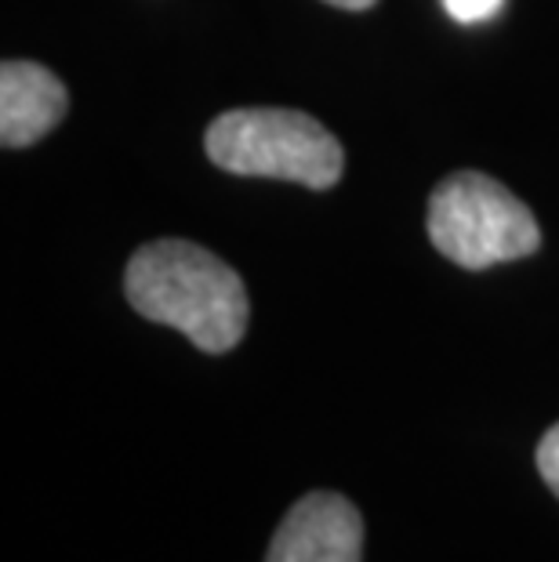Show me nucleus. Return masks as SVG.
Masks as SVG:
<instances>
[{
  "label": "nucleus",
  "instance_id": "f257e3e1",
  "mask_svg": "<svg viewBox=\"0 0 559 562\" xmlns=\"http://www.w3.org/2000/svg\"><path fill=\"white\" fill-rule=\"evenodd\" d=\"M124 294L138 316L182 330L200 352H230L244 338L251 302L236 272L189 240H157L127 261Z\"/></svg>",
  "mask_w": 559,
  "mask_h": 562
},
{
  "label": "nucleus",
  "instance_id": "f03ea898",
  "mask_svg": "<svg viewBox=\"0 0 559 562\" xmlns=\"http://www.w3.org/2000/svg\"><path fill=\"white\" fill-rule=\"evenodd\" d=\"M208 157L244 178H280L331 189L342 178V146L331 131L299 110H230L208 127Z\"/></svg>",
  "mask_w": 559,
  "mask_h": 562
},
{
  "label": "nucleus",
  "instance_id": "7ed1b4c3",
  "mask_svg": "<svg viewBox=\"0 0 559 562\" xmlns=\"http://www.w3.org/2000/svg\"><path fill=\"white\" fill-rule=\"evenodd\" d=\"M429 240L461 269H491L534 255L541 229L527 203L491 175L458 171L429 200Z\"/></svg>",
  "mask_w": 559,
  "mask_h": 562
},
{
  "label": "nucleus",
  "instance_id": "20e7f679",
  "mask_svg": "<svg viewBox=\"0 0 559 562\" xmlns=\"http://www.w3.org/2000/svg\"><path fill=\"white\" fill-rule=\"evenodd\" d=\"M364 519L349 497L316 490L294 501L269 541L266 562H360Z\"/></svg>",
  "mask_w": 559,
  "mask_h": 562
},
{
  "label": "nucleus",
  "instance_id": "39448f33",
  "mask_svg": "<svg viewBox=\"0 0 559 562\" xmlns=\"http://www.w3.org/2000/svg\"><path fill=\"white\" fill-rule=\"evenodd\" d=\"M69 94L47 66L8 58L0 66V142L8 149L33 146L66 116Z\"/></svg>",
  "mask_w": 559,
  "mask_h": 562
},
{
  "label": "nucleus",
  "instance_id": "423d86ee",
  "mask_svg": "<svg viewBox=\"0 0 559 562\" xmlns=\"http://www.w3.org/2000/svg\"><path fill=\"white\" fill-rule=\"evenodd\" d=\"M538 472L541 480L549 483V490L559 497V425H552L549 432H545V439L538 442Z\"/></svg>",
  "mask_w": 559,
  "mask_h": 562
},
{
  "label": "nucleus",
  "instance_id": "0eeeda50",
  "mask_svg": "<svg viewBox=\"0 0 559 562\" xmlns=\"http://www.w3.org/2000/svg\"><path fill=\"white\" fill-rule=\"evenodd\" d=\"M447 11L455 15L458 22H466V26H472V22H487L494 19L497 11H502L505 0H444Z\"/></svg>",
  "mask_w": 559,
  "mask_h": 562
},
{
  "label": "nucleus",
  "instance_id": "6e6552de",
  "mask_svg": "<svg viewBox=\"0 0 559 562\" xmlns=\"http://www.w3.org/2000/svg\"><path fill=\"white\" fill-rule=\"evenodd\" d=\"M324 4H335V8H345V11H367V8H374L378 0H324Z\"/></svg>",
  "mask_w": 559,
  "mask_h": 562
}]
</instances>
